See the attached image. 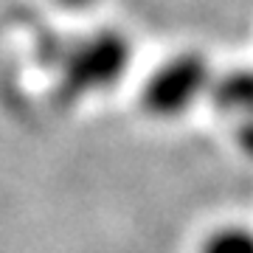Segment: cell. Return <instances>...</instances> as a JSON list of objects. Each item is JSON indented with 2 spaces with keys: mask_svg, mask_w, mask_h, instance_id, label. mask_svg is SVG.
<instances>
[{
  "mask_svg": "<svg viewBox=\"0 0 253 253\" xmlns=\"http://www.w3.org/2000/svg\"><path fill=\"white\" fill-rule=\"evenodd\" d=\"M208 101L225 113V116L242 118L253 110V71L251 68H234L211 79Z\"/></svg>",
  "mask_w": 253,
  "mask_h": 253,
  "instance_id": "3957f363",
  "label": "cell"
},
{
  "mask_svg": "<svg viewBox=\"0 0 253 253\" xmlns=\"http://www.w3.org/2000/svg\"><path fill=\"white\" fill-rule=\"evenodd\" d=\"M59 6H65V9H87V6H93L96 0H56Z\"/></svg>",
  "mask_w": 253,
  "mask_h": 253,
  "instance_id": "8992f818",
  "label": "cell"
},
{
  "mask_svg": "<svg viewBox=\"0 0 253 253\" xmlns=\"http://www.w3.org/2000/svg\"><path fill=\"white\" fill-rule=\"evenodd\" d=\"M236 144L248 158H253V110L248 116L236 118Z\"/></svg>",
  "mask_w": 253,
  "mask_h": 253,
  "instance_id": "5b68a950",
  "label": "cell"
},
{
  "mask_svg": "<svg viewBox=\"0 0 253 253\" xmlns=\"http://www.w3.org/2000/svg\"><path fill=\"white\" fill-rule=\"evenodd\" d=\"M211 79L214 73L203 54L197 51L174 54L149 73L141 90V104L152 118H177L189 113L203 96H208Z\"/></svg>",
  "mask_w": 253,
  "mask_h": 253,
  "instance_id": "6da1fadb",
  "label": "cell"
},
{
  "mask_svg": "<svg viewBox=\"0 0 253 253\" xmlns=\"http://www.w3.org/2000/svg\"><path fill=\"white\" fill-rule=\"evenodd\" d=\"M200 253H253V231L245 225H222L203 239Z\"/></svg>",
  "mask_w": 253,
  "mask_h": 253,
  "instance_id": "277c9868",
  "label": "cell"
},
{
  "mask_svg": "<svg viewBox=\"0 0 253 253\" xmlns=\"http://www.w3.org/2000/svg\"><path fill=\"white\" fill-rule=\"evenodd\" d=\"M129 62H132L129 40L121 31L104 28V31L84 37L71 48V54L65 56L62 76L73 96L101 93L121 82Z\"/></svg>",
  "mask_w": 253,
  "mask_h": 253,
  "instance_id": "7a4b0ae2",
  "label": "cell"
}]
</instances>
